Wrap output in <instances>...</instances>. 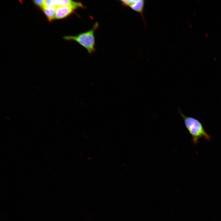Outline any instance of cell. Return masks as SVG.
Returning a JSON list of instances; mask_svg holds the SVG:
<instances>
[{"instance_id": "6da1fadb", "label": "cell", "mask_w": 221, "mask_h": 221, "mask_svg": "<svg viewBox=\"0 0 221 221\" xmlns=\"http://www.w3.org/2000/svg\"><path fill=\"white\" fill-rule=\"evenodd\" d=\"M98 27V23L95 22L90 30L75 36H64L63 39L68 41H76L84 47L89 54H91L95 51V33Z\"/></svg>"}, {"instance_id": "7a4b0ae2", "label": "cell", "mask_w": 221, "mask_h": 221, "mask_svg": "<svg viewBox=\"0 0 221 221\" xmlns=\"http://www.w3.org/2000/svg\"><path fill=\"white\" fill-rule=\"evenodd\" d=\"M178 111L183 119L186 128L192 136V141L194 144H197L199 140L201 138L208 141L210 140V135L206 132L199 121L192 117L185 116L180 109Z\"/></svg>"}, {"instance_id": "3957f363", "label": "cell", "mask_w": 221, "mask_h": 221, "mask_svg": "<svg viewBox=\"0 0 221 221\" xmlns=\"http://www.w3.org/2000/svg\"><path fill=\"white\" fill-rule=\"evenodd\" d=\"M120 1L123 6L129 7L133 10L139 14L142 17L144 24L145 26L146 25V23L144 16L145 1L122 0Z\"/></svg>"}, {"instance_id": "277c9868", "label": "cell", "mask_w": 221, "mask_h": 221, "mask_svg": "<svg viewBox=\"0 0 221 221\" xmlns=\"http://www.w3.org/2000/svg\"><path fill=\"white\" fill-rule=\"evenodd\" d=\"M67 6H75L79 8H85L81 2L70 0H45L44 4V7L54 6L57 7Z\"/></svg>"}, {"instance_id": "5b68a950", "label": "cell", "mask_w": 221, "mask_h": 221, "mask_svg": "<svg viewBox=\"0 0 221 221\" xmlns=\"http://www.w3.org/2000/svg\"><path fill=\"white\" fill-rule=\"evenodd\" d=\"M79 8L73 6H67L57 7L56 9L55 19H60L66 18L74 13Z\"/></svg>"}, {"instance_id": "8992f818", "label": "cell", "mask_w": 221, "mask_h": 221, "mask_svg": "<svg viewBox=\"0 0 221 221\" xmlns=\"http://www.w3.org/2000/svg\"><path fill=\"white\" fill-rule=\"evenodd\" d=\"M56 8L54 6H49L44 7L42 9L49 21L51 22L55 19Z\"/></svg>"}, {"instance_id": "52a82bcc", "label": "cell", "mask_w": 221, "mask_h": 221, "mask_svg": "<svg viewBox=\"0 0 221 221\" xmlns=\"http://www.w3.org/2000/svg\"><path fill=\"white\" fill-rule=\"evenodd\" d=\"M45 0H33V3L42 9L44 7Z\"/></svg>"}]
</instances>
